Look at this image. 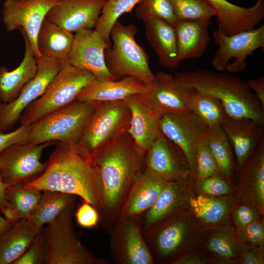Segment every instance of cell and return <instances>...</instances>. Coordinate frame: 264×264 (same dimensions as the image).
<instances>
[{"label":"cell","instance_id":"cell-51","mask_svg":"<svg viewBox=\"0 0 264 264\" xmlns=\"http://www.w3.org/2000/svg\"><path fill=\"white\" fill-rule=\"evenodd\" d=\"M172 262L175 264H200L204 263V261L198 257L186 256L176 259Z\"/></svg>","mask_w":264,"mask_h":264},{"label":"cell","instance_id":"cell-2","mask_svg":"<svg viewBox=\"0 0 264 264\" xmlns=\"http://www.w3.org/2000/svg\"><path fill=\"white\" fill-rule=\"evenodd\" d=\"M43 173L23 186L41 192L56 191L78 196L98 212L104 201L90 154L77 144L56 143Z\"/></svg>","mask_w":264,"mask_h":264},{"label":"cell","instance_id":"cell-5","mask_svg":"<svg viewBox=\"0 0 264 264\" xmlns=\"http://www.w3.org/2000/svg\"><path fill=\"white\" fill-rule=\"evenodd\" d=\"M136 27L117 21L110 32V47L106 49L105 58L110 72L117 79L128 76L136 78L147 87L155 76L149 66L146 52L136 42Z\"/></svg>","mask_w":264,"mask_h":264},{"label":"cell","instance_id":"cell-52","mask_svg":"<svg viewBox=\"0 0 264 264\" xmlns=\"http://www.w3.org/2000/svg\"><path fill=\"white\" fill-rule=\"evenodd\" d=\"M13 224L7 220L0 215V236L11 227Z\"/></svg>","mask_w":264,"mask_h":264},{"label":"cell","instance_id":"cell-19","mask_svg":"<svg viewBox=\"0 0 264 264\" xmlns=\"http://www.w3.org/2000/svg\"><path fill=\"white\" fill-rule=\"evenodd\" d=\"M146 93L162 113L189 112L194 89L178 81L174 75L158 72Z\"/></svg>","mask_w":264,"mask_h":264},{"label":"cell","instance_id":"cell-13","mask_svg":"<svg viewBox=\"0 0 264 264\" xmlns=\"http://www.w3.org/2000/svg\"><path fill=\"white\" fill-rule=\"evenodd\" d=\"M58 0H5L2 10V22L7 31L22 30L37 59L41 56L37 38L42 23Z\"/></svg>","mask_w":264,"mask_h":264},{"label":"cell","instance_id":"cell-4","mask_svg":"<svg viewBox=\"0 0 264 264\" xmlns=\"http://www.w3.org/2000/svg\"><path fill=\"white\" fill-rule=\"evenodd\" d=\"M96 104L75 100L45 115L30 125L26 138L20 143L78 144Z\"/></svg>","mask_w":264,"mask_h":264},{"label":"cell","instance_id":"cell-35","mask_svg":"<svg viewBox=\"0 0 264 264\" xmlns=\"http://www.w3.org/2000/svg\"><path fill=\"white\" fill-rule=\"evenodd\" d=\"M41 192L25 187L23 185L8 186L5 190V198L10 207L20 220H27L35 207L41 196Z\"/></svg>","mask_w":264,"mask_h":264},{"label":"cell","instance_id":"cell-12","mask_svg":"<svg viewBox=\"0 0 264 264\" xmlns=\"http://www.w3.org/2000/svg\"><path fill=\"white\" fill-rule=\"evenodd\" d=\"M37 63L36 75L23 87L17 98L8 103H0V132H7L15 126L25 109L44 93L66 63L41 56L37 59Z\"/></svg>","mask_w":264,"mask_h":264},{"label":"cell","instance_id":"cell-30","mask_svg":"<svg viewBox=\"0 0 264 264\" xmlns=\"http://www.w3.org/2000/svg\"><path fill=\"white\" fill-rule=\"evenodd\" d=\"M74 34L45 19L39 32L37 47L41 56L67 63Z\"/></svg>","mask_w":264,"mask_h":264},{"label":"cell","instance_id":"cell-7","mask_svg":"<svg viewBox=\"0 0 264 264\" xmlns=\"http://www.w3.org/2000/svg\"><path fill=\"white\" fill-rule=\"evenodd\" d=\"M73 208L64 210L44 228L47 246L44 264H106V261L96 257L78 239Z\"/></svg>","mask_w":264,"mask_h":264},{"label":"cell","instance_id":"cell-24","mask_svg":"<svg viewBox=\"0 0 264 264\" xmlns=\"http://www.w3.org/2000/svg\"><path fill=\"white\" fill-rule=\"evenodd\" d=\"M168 182L144 170L131 188L118 217L142 216L154 205Z\"/></svg>","mask_w":264,"mask_h":264},{"label":"cell","instance_id":"cell-36","mask_svg":"<svg viewBox=\"0 0 264 264\" xmlns=\"http://www.w3.org/2000/svg\"><path fill=\"white\" fill-rule=\"evenodd\" d=\"M190 203L196 216L210 224H216L222 220L229 209L226 201L202 195L191 198Z\"/></svg>","mask_w":264,"mask_h":264},{"label":"cell","instance_id":"cell-3","mask_svg":"<svg viewBox=\"0 0 264 264\" xmlns=\"http://www.w3.org/2000/svg\"><path fill=\"white\" fill-rule=\"evenodd\" d=\"M174 76L185 85L210 95L222 103L227 115L251 119L264 125V107L246 81L230 73L198 69L176 73Z\"/></svg>","mask_w":264,"mask_h":264},{"label":"cell","instance_id":"cell-9","mask_svg":"<svg viewBox=\"0 0 264 264\" xmlns=\"http://www.w3.org/2000/svg\"><path fill=\"white\" fill-rule=\"evenodd\" d=\"M218 48L212 56L211 63L218 72L230 74L244 70L246 59L255 50L264 49V25L226 35L219 28L213 33Z\"/></svg>","mask_w":264,"mask_h":264},{"label":"cell","instance_id":"cell-50","mask_svg":"<svg viewBox=\"0 0 264 264\" xmlns=\"http://www.w3.org/2000/svg\"><path fill=\"white\" fill-rule=\"evenodd\" d=\"M9 186L4 183L0 176V212L2 213L10 206L6 199L5 193L7 187Z\"/></svg>","mask_w":264,"mask_h":264},{"label":"cell","instance_id":"cell-42","mask_svg":"<svg viewBox=\"0 0 264 264\" xmlns=\"http://www.w3.org/2000/svg\"><path fill=\"white\" fill-rule=\"evenodd\" d=\"M47 246L44 228L25 252L13 264H44Z\"/></svg>","mask_w":264,"mask_h":264},{"label":"cell","instance_id":"cell-10","mask_svg":"<svg viewBox=\"0 0 264 264\" xmlns=\"http://www.w3.org/2000/svg\"><path fill=\"white\" fill-rule=\"evenodd\" d=\"M112 259L118 264H153L154 259L143 235L142 216L118 217L109 231Z\"/></svg>","mask_w":264,"mask_h":264},{"label":"cell","instance_id":"cell-48","mask_svg":"<svg viewBox=\"0 0 264 264\" xmlns=\"http://www.w3.org/2000/svg\"><path fill=\"white\" fill-rule=\"evenodd\" d=\"M251 90H253L259 102L264 107V77L263 76L246 81Z\"/></svg>","mask_w":264,"mask_h":264},{"label":"cell","instance_id":"cell-25","mask_svg":"<svg viewBox=\"0 0 264 264\" xmlns=\"http://www.w3.org/2000/svg\"><path fill=\"white\" fill-rule=\"evenodd\" d=\"M23 36L25 52L19 65L12 70L0 66V103H8L15 100L23 87L36 74V58L28 39L24 32L20 30Z\"/></svg>","mask_w":264,"mask_h":264},{"label":"cell","instance_id":"cell-15","mask_svg":"<svg viewBox=\"0 0 264 264\" xmlns=\"http://www.w3.org/2000/svg\"><path fill=\"white\" fill-rule=\"evenodd\" d=\"M94 29L75 33L67 63L78 69L89 71L99 81L117 80L109 70L105 52L110 47Z\"/></svg>","mask_w":264,"mask_h":264},{"label":"cell","instance_id":"cell-27","mask_svg":"<svg viewBox=\"0 0 264 264\" xmlns=\"http://www.w3.org/2000/svg\"><path fill=\"white\" fill-rule=\"evenodd\" d=\"M210 20L178 21L174 26L180 62L202 56L210 42Z\"/></svg>","mask_w":264,"mask_h":264},{"label":"cell","instance_id":"cell-21","mask_svg":"<svg viewBox=\"0 0 264 264\" xmlns=\"http://www.w3.org/2000/svg\"><path fill=\"white\" fill-rule=\"evenodd\" d=\"M175 215L143 231L149 247L162 260L175 255L187 235V223Z\"/></svg>","mask_w":264,"mask_h":264},{"label":"cell","instance_id":"cell-14","mask_svg":"<svg viewBox=\"0 0 264 264\" xmlns=\"http://www.w3.org/2000/svg\"><path fill=\"white\" fill-rule=\"evenodd\" d=\"M160 129L169 140L183 152L194 174L195 155L197 148L206 140L209 128L189 112L162 113Z\"/></svg>","mask_w":264,"mask_h":264},{"label":"cell","instance_id":"cell-20","mask_svg":"<svg viewBox=\"0 0 264 264\" xmlns=\"http://www.w3.org/2000/svg\"><path fill=\"white\" fill-rule=\"evenodd\" d=\"M204 0L216 13L218 28L226 35L255 28L264 17V0H257L249 7L236 5L227 0Z\"/></svg>","mask_w":264,"mask_h":264},{"label":"cell","instance_id":"cell-44","mask_svg":"<svg viewBox=\"0 0 264 264\" xmlns=\"http://www.w3.org/2000/svg\"><path fill=\"white\" fill-rule=\"evenodd\" d=\"M242 240L254 245L262 244L264 241L263 222L257 220L248 224L240 230Z\"/></svg>","mask_w":264,"mask_h":264},{"label":"cell","instance_id":"cell-41","mask_svg":"<svg viewBox=\"0 0 264 264\" xmlns=\"http://www.w3.org/2000/svg\"><path fill=\"white\" fill-rule=\"evenodd\" d=\"M231 235L220 232L212 235L208 241L209 249L222 260L227 261L236 255L237 247Z\"/></svg>","mask_w":264,"mask_h":264},{"label":"cell","instance_id":"cell-40","mask_svg":"<svg viewBox=\"0 0 264 264\" xmlns=\"http://www.w3.org/2000/svg\"><path fill=\"white\" fill-rule=\"evenodd\" d=\"M219 168L206 143V139L197 149L194 160V171L197 178L200 180L218 173Z\"/></svg>","mask_w":264,"mask_h":264},{"label":"cell","instance_id":"cell-49","mask_svg":"<svg viewBox=\"0 0 264 264\" xmlns=\"http://www.w3.org/2000/svg\"><path fill=\"white\" fill-rule=\"evenodd\" d=\"M264 258L256 251H247L243 253L242 262L244 264H262Z\"/></svg>","mask_w":264,"mask_h":264},{"label":"cell","instance_id":"cell-6","mask_svg":"<svg viewBox=\"0 0 264 264\" xmlns=\"http://www.w3.org/2000/svg\"><path fill=\"white\" fill-rule=\"evenodd\" d=\"M95 79L89 71L66 63L44 93L23 111L19 120L21 125H30L45 115L72 102L82 90Z\"/></svg>","mask_w":264,"mask_h":264},{"label":"cell","instance_id":"cell-23","mask_svg":"<svg viewBox=\"0 0 264 264\" xmlns=\"http://www.w3.org/2000/svg\"><path fill=\"white\" fill-rule=\"evenodd\" d=\"M147 91V87L133 77L126 76L110 81L95 79L82 90L76 100L82 102L117 101L135 94L146 93Z\"/></svg>","mask_w":264,"mask_h":264},{"label":"cell","instance_id":"cell-26","mask_svg":"<svg viewBox=\"0 0 264 264\" xmlns=\"http://www.w3.org/2000/svg\"><path fill=\"white\" fill-rule=\"evenodd\" d=\"M147 38L156 54L160 64L174 69L180 65L177 53V39L174 26L160 19L143 22Z\"/></svg>","mask_w":264,"mask_h":264},{"label":"cell","instance_id":"cell-17","mask_svg":"<svg viewBox=\"0 0 264 264\" xmlns=\"http://www.w3.org/2000/svg\"><path fill=\"white\" fill-rule=\"evenodd\" d=\"M125 101L131 112L127 132L138 147L146 153L160 131L159 124L162 113L146 93L132 95Z\"/></svg>","mask_w":264,"mask_h":264},{"label":"cell","instance_id":"cell-18","mask_svg":"<svg viewBox=\"0 0 264 264\" xmlns=\"http://www.w3.org/2000/svg\"><path fill=\"white\" fill-rule=\"evenodd\" d=\"M106 0H58L45 19L73 33L94 29Z\"/></svg>","mask_w":264,"mask_h":264},{"label":"cell","instance_id":"cell-39","mask_svg":"<svg viewBox=\"0 0 264 264\" xmlns=\"http://www.w3.org/2000/svg\"><path fill=\"white\" fill-rule=\"evenodd\" d=\"M244 176L252 183L255 199L261 205L264 203V140L259 144L245 171Z\"/></svg>","mask_w":264,"mask_h":264},{"label":"cell","instance_id":"cell-28","mask_svg":"<svg viewBox=\"0 0 264 264\" xmlns=\"http://www.w3.org/2000/svg\"><path fill=\"white\" fill-rule=\"evenodd\" d=\"M184 179L168 182L154 205L142 216L143 231L176 214L185 199Z\"/></svg>","mask_w":264,"mask_h":264},{"label":"cell","instance_id":"cell-29","mask_svg":"<svg viewBox=\"0 0 264 264\" xmlns=\"http://www.w3.org/2000/svg\"><path fill=\"white\" fill-rule=\"evenodd\" d=\"M42 229L27 220L14 223L0 236V264H13L25 252Z\"/></svg>","mask_w":264,"mask_h":264},{"label":"cell","instance_id":"cell-22","mask_svg":"<svg viewBox=\"0 0 264 264\" xmlns=\"http://www.w3.org/2000/svg\"><path fill=\"white\" fill-rule=\"evenodd\" d=\"M220 126L233 147L238 164L243 166L264 139L263 126L251 119L227 115Z\"/></svg>","mask_w":264,"mask_h":264},{"label":"cell","instance_id":"cell-34","mask_svg":"<svg viewBox=\"0 0 264 264\" xmlns=\"http://www.w3.org/2000/svg\"><path fill=\"white\" fill-rule=\"evenodd\" d=\"M206 143L219 170L229 177L232 170L231 144L220 125L209 127Z\"/></svg>","mask_w":264,"mask_h":264},{"label":"cell","instance_id":"cell-11","mask_svg":"<svg viewBox=\"0 0 264 264\" xmlns=\"http://www.w3.org/2000/svg\"><path fill=\"white\" fill-rule=\"evenodd\" d=\"M54 143L14 144L0 155V176L8 185H24L44 171L47 163L41 161L44 150Z\"/></svg>","mask_w":264,"mask_h":264},{"label":"cell","instance_id":"cell-46","mask_svg":"<svg viewBox=\"0 0 264 264\" xmlns=\"http://www.w3.org/2000/svg\"><path fill=\"white\" fill-rule=\"evenodd\" d=\"M30 125H21L10 132H0V155L10 146L22 142L27 137Z\"/></svg>","mask_w":264,"mask_h":264},{"label":"cell","instance_id":"cell-32","mask_svg":"<svg viewBox=\"0 0 264 264\" xmlns=\"http://www.w3.org/2000/svg\"><path fill=\"white\" fill-rule=\"evenodd\" d=\"M190 110L209 128L221 125L227 115L219 100L195 89L191 100Z\"/></svg>","mask_w":264,"mask_h":264},{"label":"cell","instance_id":"cell-37","mask_svg":"<svg viewBox=\"0 0 264 264\" xmlns=\"http://www.w3.org/2000/svg\"><path fill=\"white\" fill-rule=\"evenodd\" d=\"M135 13L143 22L158 18L174 26L178 22L170 0H140L136 4Z\"/></svg>","mask_w":264,"mask_h":264},{"label":"cell","instance_id":"cell-47","mask_svg":"<svg viewBox=\"0 0 264 264\" xmlns=\"http://www.w3.org/2000/svg\"><path fill=\"white\" fill-rule=\"evenodd\" d=\"M257 212L251 207L246 205L238 207L234 214V220L240 231L245 226L257 220Z\"/></svg>","mask_w":264,"mask_h":264},{"label":"cell","instance_id":"cell-33","mask_svg":"<svg viewBox=\"0 0 264 264\" xmlns=\"http://www.w3.org/2000/svg\"><path fill=\"white\" fill-rule=\"evenodd\" d=\"M140 0H106L94 29L111 45L110 32L115 23L124 14L129 12Z\"/></svg>","mask_w":264,"mask_h":264},{"label":"cell","instance_id":"cell-43","mask_svg":"<svg viewBox=\"0 0 264 264\" xmlns=\"http://www.w3.org/2000/svg\"><path fill=\"white\" fill-rule=\"evenodd\" d=\"M75 216L79 225L84 228L94 227L99 221L98 211L91 204L85 202L78 208Z\"/></svg>","mask_w":264,"mask_h":264},{"label":"cell","instance_id":"cell-8","mask_svg":"<svg viewBox=\"0 0 264 264\" xmlns=\"http://www.w3.org/2000/svg\"><path fill=\"white\" fill-rule=\"evenodd\" d=\"M130 120L125 100L97 102L77 144L90 154L127 132Z\"/></svg>","mask_w":264,"mask_h":264},{"label":"cell","instance_id":"cell-45","mask_svg":"<svg viewBox=\"0 0 264 264\" xmlns=\"http://www.w3.org/2000/svg\"><path fill=\"white\" fill-rule=\"evenodd\" d=\"M201 181V189L207 194L220 196L226 194L229 191L228 183L218 173Z\"/></svg>","mask_w":264,"mask_h":264},{"label":"cell","instance_id":"cell-1","mask_svg":"<svg viewBox=\"0 0 264 264\" xmlns=\"http://www.w3.org/2000/svg\"><path fill=\"white\" fill-rule=\"evenodd\" d=\"M146 152L126 132L90 153L102 190L99 220L109 232L132 185L144 171Z\"/></svg>","mask_w":264,"mask_h":264},{"label":"cell","instance_id":"cell-38","mask_svg":"<svg viewBox=\"0 0 264 264\" xmlns=\"http://www.w3.org/2000/svg\"><path fill=\"white\" fill-rule=\"evenodd\" d=\"M178 20H210L216 17L213 8L204 0H170Z\"/></svg>","mask_w":264,"mask_h":264},{"label":"cell","instance_id":"cell-31","mask_svg":"<svg viewBox=\"0 0 264 264\" xmlns=\"http://www.w3.org/2000/svg\"><path fill=\"white\" fill-rule=\"evenodd\" d=\"M75 198V196L59 192H43L36 207L27 220L38 228L42 229L64 210L73 207Z\"/></svg>","mask_w":264,"mask_h":264},{"label":"cell","instance_id":"cell-16","mask_svg":"<svg viewBox=\"0 0 264 264\" xmlns=\"http://www.w3.org/2000/svg\"><path fill=\"white\" fill-rule=\"evenodd\" d=\"M145 171L168 181L184 179L190 173L182 150L161 131L146 152Z\"/></svg>","mask_w":264,"mask_h":264}]
</instances>
